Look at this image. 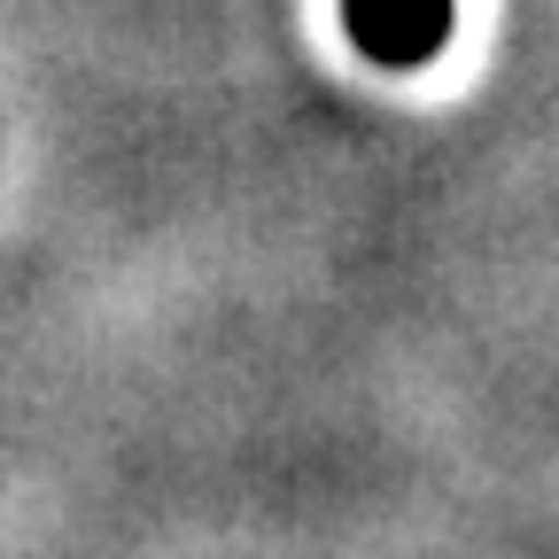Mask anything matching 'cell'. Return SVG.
<instances>
[{"mask_svg": "<svg viewBox=\"0 0 559 559\" xmlns=\"http://www.w3.org/2000/svg\"><path fill=\"white\" fill-rule=\"evenodd\" d=\"M459 0H342V32L381 70H419L451 47Z\"/></svg>", "mask_w": 559, "mask_h": 559, "instance_id": "cell-1", "label": "cell"}]
</instances>
